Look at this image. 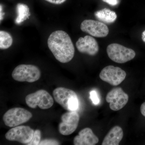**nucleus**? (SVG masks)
<instances>
[{
	"label": "nucleus",
	"mask_w": 145,
	"mask_h": 145,
	"mask_svg": "<svg viewBox=\"0 0 145 145\" xmlns=\"http://www.w3.org/2000/svg\"><path fill=\"white\" fill-rule=\"evenodd\" d=\"M99 142L98 137L89 128H85L79 132L74 137L73 144L75 145H95Z\"/></svg>",
	"instance_id": "obj_13"
},
{
	"label": "nucleus",
	"mask_w": 145,
	"mask_h": 145,
	"mask_svg": "<svg viewBox=\"0 0 145 145\" xmlns=\"http://www.w3.org/2000/svg\"><path fill=\"white\" fill-rule=\"evenodd\" d=\"M123 137V131L121 127L116 126L109 131L104 138L102 145H119Z\"/></svg>",
	"instance_id": "obj_14"
},
{
	"label": "nucleus",
	"mask_w": 145,
	"mask_h": 145,
	"mask_svg": "<svg viewBox=\"0 0 145 145\" xmlns=\"http://www.w3.org/2000/svg\"><path fill=\"white\" fill-rule=\"evenodd\" d=\"M50 3L54 5H61L65 2L66 0H45Z\"/></svg>",
	"instance_id": "obj_21"
},
{
	"label": "nucleus",
	"mask_w": 145,
	"mask_h": 145,
	"mask_svg": "<svg viewBox=\"0 0 145 145\" xmlns=\"http://www.w3.org/2000/svg\"><path fill=\"white\" fill-rule=\"evenodd\" d=\"M13 38L8 32L0 31V48L6 49L9 48L13 44Z\"/></svg>",
	"instance_id": "obj_17"
},
{
	"label": "nucleus",
	"mask_w": 145,
	"mask_h": 145,
	"mask_svg": "<svg viewBox=\"0 0 145 145\" xmlns=\"http://www.w3.org/2000/svg\"><path fill=\"white\" fill-rule=\"evenodd\" d=\"M32 117L31 113L25 109L13 108L8 110L4 114L3 120L6 125L13 127L26 123Z\"/></svg>",
	"instance_id": "obj_4"
},
{
	"label": "nucleus",
	"mask_w": 145,
	"mask_h": 145,
	"mask_svg": "<svg viewBox=\"0 0 145 145\" xmlns=\"http://www.w3.org/2000/svg\"><path fill=\"white\" fill-rule=\"evenodd\" d=\"M27 105L32 108L38 106L42 109L51 108L54 104L53 98L46 91L40 89L34 93L28 94L25 97Z\"/></svg>",
	"instance_id": "obj_6"
},
{
	"label": "nucleus",
	"mask_w": 145,
	"mask_h": 145,
	"mask_svg": "<svg viewBox=\"0 0 145 145\" xmlns=\"http://www.w3.org/2000/svg\"><path fill=\"white\" fill-rule=\"evenodd\" d=\"M16 9L18 16L15 20V23L16 24H20L29 18L30 16L29 9L26 5L23 3L18 4Z\"/></svg>",
	"instance_id": "obj_16"
},
{
	"label": "nucleus",
	"mask_w": 145,
	"mask_h": 145,
	"mask_svg": "<svg viewBox=\"0 0 145 145\" xmlns=\"http://www.w3.org/2000/svg\"><path fill=\"white\" fill-rule=\"evenodd\" d=\"M80 28L83 32L97 38L106 37L109 33V29L106 25L93 20H85L81 24Z\"/></svg>",
	"instance_id": "obj_11"
},
{
	"label": "nucleus",
	"mask_w": 145,
	"mask_h": 145,
	"mask_svg": "<svg viewBox=\"0 0 145 145\" xmlns=\"http://www.w3.org/2000/svg\"><path fill=\"white\" fill-rule=\"evenodd\" d=\"M94 15L99 20L108 24L114 22L117 18V15L115 12L107 8L96 11Z\"/></svg>",
	"instance_id": "obj_15"
},
{
	"label": "nucleus",
	"mask_w": 145,
	"mask_h": 145,
	"mask_svg": "<svg viewBox=\"0 0 145 145\" xmlns=\"http://www.w3.org/2000/svg\"><path fill=\"white\" fill-rule=\"evenodd\" d=\"M1 21L3 19V15H4V13H3L2 11V6L1 5Z\"/></svg>",
	"instance_id": "obj_24"
},
{
	"label": "nucleus",
	"mask_w": 145,
	"mask_h": 145,
	"mask_svg": "<svg viewBox=\"0 0 145 145\" xmlns=\"http://www.w3.org/2000/svg\"><path fill=\"white\" fill-rule=\"evenodd\" d=\"M90 97L93 103L95 105H98L100 103V100L98 98L97 93L95 91H92L90 92Z\"/></svg>",
	"instance_id": "obj_20"
},
{
	"label": "nucleus",
	"mask_w": 145,
	"mask_h": 145,
	"mask_svg": "<svg viewBox=\"0 0 145 145\" xmlns=\"http://www.w3.org/2000/svg\"><path fill=\"white\" fill-rule=\"evenodd\" d=\"M60 144V143L57 140L54 139H46L40 141V145H58Z\"/></svg>",
	"instance_id": "obj_19"
},
{
	"label": "nucleus",
	"mask_w": 145,
	"mask_h": 145,
	"mask_svg": "<svg viewBox=\"0 0 145 145\" xmlns=\"http://www.w3.org/2000/svg\"><path fill=\"white\" fill-rule=\"evenodd\" d=\"M106 51L109 58L118 63H124L134 59L136 55L133 50L116 43L109 45Z\"/></svg>",
	"instance_id": "obj_5"
},
{
	"label": "nucleus",
	"mask_w": 145,
	"mask_h": 145,
	"mask_svg": "<svg viewBox=\"0 0 145 145\" xmlns=\"http://www.w3.org/2000/svg\"><path fill=\"white\" fill-rule=\"evenodd\" d=\"M12 77L18 82L32 83L39 80L41 72L39 68L34 65H20L14 69Z\"/></svg>",
	"instance_id": "obj_3"
},
{
	"label": "nucleus",
	"mask_w": 145,
	"mask_h": 145,
	"mask_svg": "<svg viewBox=\"0 0 145 145\" xmlns=\"http://www.w3.org/2000/svg\"><path fill=\"white\" fill-rule=\"evenodd\" d=\"M78 51L90 56H94L99 51V46L96 40L90 36L80 37L76 43Z\"/></svg>",
	"instance_id": "obj_12"
},
{
	"label": "nucleus",
	"mask_w": 145,
	"mask_h": 145,
	"mask_svg": "<svg viewBox=\"0 0 145 145\" xmlns=\"http://www.w3.org/2000/svg\"><path fill=\"white\" fill-rule=\"evenodd\" d=\"M34 131L27 126L21 125L13 127L6 133L7 140L16 141L22 144H27L31 141L34 135Z\"/></svg>",
	"instance_id": "obj_8"
},
{
	"label": "nucleus",
	"mask_w": 145,
	"mask_h": 145,
	"mask_svg": "<svg viewBox=\"0 0 145 145\" xmlns=\"http://www.w3.org/2000/svg\"><path fill=\"white\" fill-rule=\"evenodd\" d=\"M48 45L54 57L60 62H69L73 59L75 48L69 35L63 30H57L50 34Z\"/></svg>",
	"instance_id": "obj_1"
},
{
	"label": "nucleus",
	"mask_w": 145,
	"mask_h": 145,
	"mask_svg": "<svg viewBox=\"0 0 145 145\" xmlns=\"http://www.w3.org/2000/svg\"><path fill=\"white\" fill-rule=\"evenodd\" d=\"M55 101L66 110L76 111L79 106L78 96L74 91L65 88L59 87L53 91Z\"/></svg>",
	"instance_id": "obj_2"
},
{
	"label": "nucleus",
	"mask_w": 145,
	"mask_h": 145,
	"mask_svg": "<svg viewBox=\"0 0 145 145\" xmlns=\"http://www.w3.org/2000/svg\"><path fill=\"white\" fill-rule=\"evenodd\" d=\"M106 100L110 103V108L112 110L118 111L123 108L127 103L129 96L121 88H115L108 93Z\"/></svg>",
	"instance_id": "obj_10"
},
{
	"label": "nucleus",
	"mask_w": 145,
	"mask_h": 145,
	"mask_svg": "<svg viewBox=\"0 0 145 145\" xmlns=\"http://www.w3.org/2000/svg\"><path fill=\"white\" fill-rule=\"evenodd\" d=\"M126 73L120 67L109 65L101 71L100 78L102 80L113 86L119 85L124 80Z\"/></svg>",
	"instance_id": "obj_7"
},
{
	"label": "nucleus",
	"mask_w": 145,
	"mask_h": 145,
	"mask_svg": "<svg viewBox=\"0 0 145 145\" xmlns=\"http://www.w3.org/2000/svg\"><path fill=\"white\" fill-rule=\"evenodd\" d=\"M142 39L143 41L145 43V30L143 31L142 34Z\"/></svg>",
	"instance_id": "obj_25"
},
{
	"label": "nucleus",
	"mask_w": 145,
	"mask_h": 145,
	"mask_svg": "<svg viewBox=\"0 0 145 145\" xmlns=\"http://www.w3.org/2000/svg\"><path fill=\"white\" fill-rule=\"evenodd\" d=\"M140 111L143 116L145 117V102L141 105L140 107Z\"/></svg>",
	"instance_id": "obj_23"
},
{
	"label": "nucleus",
	"mask_w": 145,
	"mask_h": 145,
	"mask_svg": "<svg viewBox=\"0 0 145 145\" xmlns=\"http://www.w3.org/2000/svg\"><path fill=\"white\" fill-rule=\"evenodd\" d=\"M61 122L59 125V132L62 135H68L73 133L77 129L80 115L76 111H68L62 114Z\"/></svg>",
	"instance_id": "obj_9"
},
{
	"label": "nucleus",
	"mask_w": 145,
	"mask_h": 145,
	"mask_svg": "<svg viewBox=\"0 0 145 145\" xmlns=\"http://www.w3.org/2000/svg\"><path fill=\"white\" fill-rule=\"evenodd\" d=\"M103 1L111 6H115L119 3V0H103Z\"/></svg>",
	"instance_id": "obj_22"
},
{
	"label": "nucleus",
	"mask_w": 145,
	"mask_h": 145,
	"mask_svg": "<svg viewBox=\"0 0 145 145\" xmlns=\"http://www.w3.org/2000/svg\"><path fill=\"white\" fill-rule=\"evenodd\" d=\"M41 132L40 130L37 129L34 131V135L29 142L27 144L28 145H39L40 142Z\"/></svg>",
	"instance_id": "obj_18"
}]
</instances>
